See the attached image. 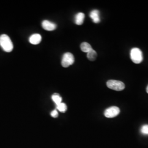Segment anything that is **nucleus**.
I'll return each mask as SVG.
<instances>
[{"label":"nucleus","mask_w":148,"mask_h":148,"mask_svg":"<svg viewBox=\"0 0 148 148\" xmlns=\"http://www.w3.org/2000/svg\"><path fill=\"white\" fill-rule=\"evenodd\" d=\"M0 46L6 52H11L13 49V45L10 37L3 34L0 36Z\"/></svg>","instance_id":"1"},{"label":"nucleus","mask_w":148,"mask_h":148,"mask_svg":"<svg viewBox=\"0 0 148 148\" xmlns=\"http://www.w3.org/2000/svg\"><path fill=\"white\" fill-rule=\"evenodd\" d=\"M130 57L134 63H140L143 60V53L140 49L133 48L131 50Z\"/></svg>","instance_id":"2"},{"label":"nucleus","mask_w":148,"mask_h":148,"mask_svg":"<svg viewBox=\"0 0 148 148\" xmlns=\"http://www.w3.org/2000/svg\"><path fill=\"white\" fill-rule=\"evenodd\" d=\"M106 85L107 87L110 89L116 91H121L124 90L125 88V85L123 82L120 81H117L114 79L109 80L106 82Z\"/></svg>","instance_id":"3"},{"label":"nucleus","mask_w":148,"mask_h":148,"mask_svg":"<svg viewBox=\"0 0 148 148\" xmlns=\"http://www.w3.org/2000/svg\"><path fill=\"white\" fill-rule=\"evenodd\" d=\"M75 59L72 53H65L64 54L62 60V65L64 68H68L69 66L73 65L74 63Z\"/></svg>","instance_id":"4"},{"label":"nucleus","mask_w":148,"mask_h":148,"mask_svg":"<svg viewBox=\"0 0 148 148\" xmlns=\"http://www.w3.org/2000/svg\"><path fill=\"white\" fill-rule=\"evenodd\" d=\"M120 112V109L117 106H111L104 111V115L107 118H113L117 116Z\"/></svg>","instance_id":"5"},{"label":"nucleus","mask_w":148,"mask_h":148,"mask_svg":"<svg viewBox=\"0 0 148 148\" xmlns=\"http://www.w3.org/2000/svg\"><path fill=\"white\" fill-rule=\"evenodd\" d=\"M42 27L46 30L53 31L56 29L57 25L51 21L47 20H45L42 23Z\"/></svg>","instance_id":"6"},{"label":"nucleus","mask_w":148,"mask_h":148,"mask_svg":"<svg viewBox=\"0 0 148 148\" xmlns=\"http://www.w3.org/2000/svg\"><path fill=\"white\" fill-rule=\"evenodd\" d=\"M29 42L32 45H37L40 43L42 40V37L41 35L38 34H34L29 37Z\"/></svg>","instance_id":"7"},{"label":"nucleus","mask_w":148,"mask_h":148,"mask_svg":"<svg viewBox=\"0 0 148 148\" xmlns=\"http://www.w3.org/2000/svg\"><path fill=\"white\" fill-rule=\"evenodd\" d=\"M99 14V12L98 10H95L90 12V18L92 19L95 23H99L101 21Z\"/></svg>","instance_id":"8"},{"label":"nucleus","mask_w":148,"mask_h":148,"mask_svg":"<svg viewBox=\"0 0 148 148\" xmlns=\"http://www.w3.org/2000/svg\"><path fill=\"white\" fill-rule=\"evenodd\" d=\"M85 14L81 12L77 13L75 17V23L78 25H81L84 23L85 19Z\"/></svg>","instance_id":"9"},{"label":"nucleus","mask_w":148,"mask_h":148,"mask_svg":"<svg viewBox=\"0 0 148 148\" xmlns=\"http://www.w3.org/2000/svg\"><path fill=\"white\" fill-rule=\"evenodd\" d=\"M80 48H81V49L82 52H86V53H88V52H90V51L93 49V48L92 47V46H90V45L88 43L86 42L82 43L81 44Z\"/></svg>","instance_id":"10"},{"label":"nucleus","mask_w":148,"mask_h":148,"mask_svg":"<svg viewBox=\"0 0 148 148\" xmlns=\"http://www.w3.org/2000/svg\"><path fill=\"white\" fill-rule=\"evenodd\" d=\"M87 58L90 61H95L97 58V53L94 49H92L89 52L87 53Z\"/></svg>","instance_id":"11"},{"label":"nucleus","mask_w":148,"mask_h":148,"mask_svg":"<svg viewBox=\"0 0 148 148\" xmlns=\"http://www.w3.org/2000/svg\"><path fill=\"white\" fill-rule=\"evenodd\" d=\"M52 99L56 103V105H58L59 104L61 103L62 101V97L59 94H57V93L53 94L52 96Z\"/></svg>","instance_id":"12"},{"label":"nucleus","mask_w":148,"mask_h":148,"mask_svg":"<svg viewBox=\"0 0 148 148\" xmlns=\"http://www.w3.org/2000/svg\"><path fill=\"white\" fill-rule=\"evenodd\" d=\"M57 109L62 112H65L67 110V106L65 103L62 102L61 103L57 105Z\"/></svg>","instance_id":"13"},{"label":"nucleus","mask_w":148,"mask_h":148,"mask_svg":"<svg viewBox=\"0 0 148 148\" xmlns=\"http://www.w3.org/2000/svg\"><path fill=\"white\" fill-rule=\"evenodd\" d=\"M140 133L145 136H148V125H143L140 130Z\"/></svg>","instance_id":"14"},{"label":"nucleus","mask_w":148,"mask_h":148,"mask_svg":"<svg viewBox=\"0 0 148 148\" xmlns=\"http://www.w3.org/2000/svg\"><path fill=\"white\" fill-rule=\"evenodd\" d=\"M51 115L54 118H56V117H57L58 116V111H57V110H54L51 112Z\"/></svg>","instance_id":"15"},{"label":"nucleus","mask_w":148,"mask_h":148,"mask_svg":"<svg viewBox=\"0 0 148 148\" xmlns=\"http://www.w3.org/2000/svg\"><path fill=\"white\" fill-rule=\"evenodd\" d=\"M147 92L148 93V86H147Z\"/></svg>","instance_id":"16"}]
</instances>
